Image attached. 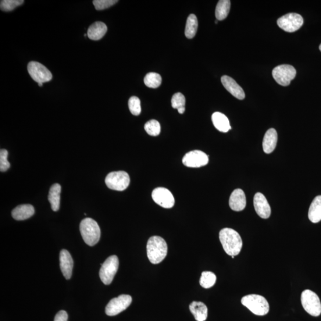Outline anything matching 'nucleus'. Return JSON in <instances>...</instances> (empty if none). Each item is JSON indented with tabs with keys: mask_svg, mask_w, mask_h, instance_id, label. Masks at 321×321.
I'll return each mask as SVG.
<instances>
[{
	"mask_svg": "<svg viewBox=\"0 0 321 321\" xmlns=\"http://www.w3.org/2000/svg\"><path fill=\"white\" fill-rule=\"evenodd\" d=\"M242 304L250 311L258 316L266 315L270 310V305L266 299L258 295H249L241 300Z\"/></svg>",
	"mask_w": 321,
	"mask_h": 321,
	"instance_id": "20e7f679",
	"label": "nucleus"
},
{
	"mask_svg": "<svg viewBox=\"0 0 321 321\" xmlns=\"http://www.w3.org/2000/svg\"><path fill=\"white\" fill-rule=\"evenodd\" d=\"M272 73L274 80L278 84L287 87L296 77V70L293 66L288 64H283L275 67Z\"/></svg>",
	"mask_w": 321,
	"mask_h": 321,
	"instance_id": "6e6552de",
	"label": "nucleus"
},
{
	"mask_svg": "<svg viewBox=\"0 0 321 321\" xmlns=\"http://www.w3.org/2000/svg\"><path fill=\"white\" fill-rule=\"evenodd\" d=\"M162 78L156 73H149L144 78V83L146 87L150 88H157L162 84Z\"/></svg>",
	"mask_w": 321,
	"mask_h": 321,
	"instance_id": "cd10ccee",
	"label": "nucleus"
},
{
	"mask_svg": "<svg viewBox=\"0 0 321 321\" xmlns=\"http://www.w3.org/2000/svg\"><path fill=\"white\" fill-rule=\"evenodd\" d=\"M198 21L194 14H191L188 17L185 28V35L188 39H192L197 32Z\"/></svg>",
	"mask_w": 321,
	"mask_h": 321,
	"instance_id": "393cba45",
	"label": "nucleus"
},
{
	"mask_svg": "<svg viewBox=\"0 0 321 321\" xmlns=\"http://www.w3.org/2000/svg\"><path fill=\"white\" fill-rule=\"evenodd\" d=\"M119 266V258L116 255L111 256L105 260L99 271V277L103 284L109 285L112 283Z\"/></svg>",
	"mask_w": 321,
	"mask_h": 321,
	"instance_id": "0eeeda50",
	"label": "nucleus"
},
{
	"mask_svg": "<svg viewBox=\"0 0 321 321\" xmlns=\"http://www.w3.org/2000/svg\"><path fill=\"white\" fill-rule=\"evenodd\" d=\"M319 49H320V51H321V44H320V45H319Z\"/></svg>",
	"mask_w": 321,
	"mask_h": 321,
	"instance_id": "e433bc0d",
	"label": "nucleus"
},
{
	"mask_svg": "<svg viewBox=\"0 0 321 321\" xmlns=\"http://www.w3.org/2000/svg\"><path fill=\"white\" fill-rule=\"evenodd\" d=\"M218 23V20L216 21V23L217 24Z\"/></svg>",
	"mask_w": 321,
	"mask_h": 321,
	"instance_id": "58836bf2",
	"label": "nucleus"
},
{
	"mask_svg": "<svg viewBox=\"0 0 321 321\" xmlns=\"http://www.w3.org/2000/svg\"><path fill=\"white\" fill-rule=\"evenodd\" d=\"M191 312L197 321H205L208 317V308L201 302H193L189 306Z\"/></svg>",
	"mask_w": 321,
	"mask_h": 321,
	"instance_id": "4be33fe9",
	"label": "nucleus"
},
{
	"mask_svg": "<svg viewBox=\"0 0 321 321\" xmlns=\"http://www.w3.org/2000/svg\"><path fill=\"white\" fill-rule=\"evenodd\" d=\"M255 211L263 219H267L271 216V209L267 199L261 193H257L253 198Z\"/></svg>",
	"mask_w": 321,
	"mask_h": 321,
	"instance_id": "4468645a",
	"label": "nucleus"
},
{
	"mask_svg": "<svg viewBox=\"0 0 321 321\" xmlns=\"http://www.w3.org/2000/svg\"><path fill=\"white\" fill-rule=\"evenodd\" d=\"M219 238L224 251L231 256L238 255L243 246L242 239L236 231L224 228L219 234Z\"/></svg>",
	"mask_w": 321,
	"mask_h": 321,
	"instance_id": "f257e3e1",
	"label": "nucleus"
},
{
	"mask_svg": "<svg viewBox=\"0 0 321 321\" xmlns=\"http://www.w3.org/2000/svg\"><path fill=\"white\" fill-rule=\"evenodd\" d=\"M132 302L130 296L121 295L110 301L105 308V313L109 316H116L126 310Z\"/></svg>",
	"mask_w": 321,
	"mask_h": 321,
	"instance_id": "9d476101",
	"label": "nucleus"
},
{
	"mask_svg": "<svg viewBox=\"0 0 321 321\" xmlns=\"http://www.w3.org/2000/svg\"><path fill=\"white\" fill-rule=\"evenodd\" d=\"M217 277L215 274L210 271H204L202 273L199 283L204 288H209L216 284Z\"/></svg>",
	"mask_w": 321,
	"mask_h": 321,
	"instance_id": "bb28decb",
	"label": "nucleus"
},
{
	"mask_svg": "<svg viewBox=\"0 0 321 321\" xmlns=\"http://www.w3.org/2000/svg\"><path fill=\"white\" fill-rule=\"evenodd\" d=\"M61 185L58 183L54 184L49 192L48 201L54 211H58L60 209Z\"/></svg>",
	"mask_w": 321,
	"mask_h": 321,
	"instance_id": "b1692460",
	"label": "nucleus"
},
{
	"mask_svg": "<svg viewBox=\"0 0 321 321\" xmlns=\"http://www.w3.org/2000/svg\"><path fill=\"white\" fill-rule=\"evenodd\" d=\"M301 303L303 308L309 315L318 316L321 313V303L317 295L313 291L306 290L302 292Z\"/></svg>",
	"mask_w": 321,
	"mask_h": 321,
	"instance_id": "39448f33",
	"label": "nucleus"
},
{
	"mask_svg": "<svg viewBox=\"0 0 321 321\" xmlns=\"http://www.w3.org/2000/svg\"><path fill=\"white\" fill-rule=\"evenodd\" d=\"M212 121L213 126L217 129L223 133H226L231 128L229 120L223 113H214L212 116Z\"/></svg>",
	"mask_w": 321,
	"mask_h": 321,
	"instance_id": "412c9836",
	"label": "nucleus"
},
{
	"mask_svg": "<svg viewBox=\"0 0 321 321\" xmlns=\"http://www.w3.org/2000/svg\"><path fill=\"white\" fill-rule=\"evenodd\" d=\"M146 250L149 261L153 264H158L166 258L168 246L166 242L162 237L152 236L148 241Z\"/></svg>",
	"mask_w": 321,
	"mask_h": 321,
	"instance_id": "f03ea898",
	"label": "nucleus"
},
{
	"mask_svg": "<svg viewBox=\"0 0 321 321\" xmlns=\"http://www.w3.org/2000/svg\"><path fill=\"white\" fill-rule=\"evenodd\" d=\"M107 32V26L101 21H96L88 28L87 35L93 41H98L102 39Z\"/></svg>",
	"mask_w": 321,
	"mask_h": 321,
	"instance_id": "6ab92c4d",
	"label": "nucleus"
},
{
	"mask_svg": "<svg viewBox=\"0 0 321 321\" xmlns=\"http://www.w3.org/2000/svg\"><path fill=\"white\" fill-rule=\"evenodd\" d=\"M118 2L117 0H94L93 4L97 10H102L109 8Z\"/></svg>",
	"mask_w": 321,
	"mask_h": 321,
	"instance_id": "473e14b6",
	"label": "nucleus"
},
{
	"mask_svg": "<svg viewBox=\"0 0 321 321\" xmlns=\"http://www.w3.org/2000/svg\"><path fill=\"white\" fill-rule=\"evenodd\" d=\"M277 24L278 26L285 32H294L302 27L303 19L298 13H288L279 18L277 20Z\"/></svg>",
	"mask_w": 321,
	"mask_h": 321,
	"instance_id": "1a4fd4ad",
	"label": "nucleus"
},
{
	"mask_svg": "<svg viewBox=\"0 0 321 321\" xmlns=\"http://www.w3.org/2000/svg\"><path fill=\"white\" fill-rule=\"evenodd\" d=\"M8 151L6 149H1L0 151V171L5 172L9 169L10 164L7 160Z\"/></svg>",
	"mask_w": 321,
	"mask_h": 321,
	"instance_id": "72a5a7b5",
	"label": "nucleus"
},
{
	"mask_svg": "<svg viewBox=\"0 0 321 321\" xmlns=\"http://www.w3.org/2000/svg\"><path fill=\"white\" fill-rule=\"evenodd\" d=\"M308 217L313 223H319L321 220V196H317L313 199L309 207Z\"/></svg>",
	"mask_w": 321,
	"mask_h": 321,
	"instance_id": "5701e85b",
	"label": "nucleus"
},
{
	"mask_svg": "<svg viewBox=\"0 0 321 321\" xmlns=\"http://www.w3.org/2000/svg\"><path fill=\"white\" fill-rule=\"evenodd\" d=\"M231 2L229 0H220L218 3L216 9L217 20H223L227 17L230 12Z\"/></svg>",
	"mask_w": 321,
	"mask_h": 321,
	"instance_id": "a878e982",
	"label": "nucleus"
},
{
	"mask_svg": "<svg viewBox=\"0 0 321 321\" xmlns=\"http://www.w3.org/2000/svg\"><path fill=\"white\" fill-rule=\"evenodd\" d=\"M80 231L84 240L90 246L97 244L101 237V230L98 223L91 218H87L81 221Z\"/></svg>",
	"mask_w": 321,
	"mask_h": 321,
	"instance_id": "7ed1b4c3",
	"label": "nucleus"
},
{
	"mask_svg": "<svg viewBox=\"0 0 321 321\" xmlns=\"http://www.w3.org/2000/svg\"><path fill=\"white\" fill-rule=\"evenodd\" d=\"M28 71L33 80L38 82V84L48 82L52 78V75L47 68L37 62L33 61L29 63Z\"/></svg>",
	"mask_w": 321,
	"mask_h": 321,
	"instance_id": "9b49d317",
	"label": "nucleus"
},
{
	"mask_svg": "<svg viewBox=\"0 0 321 321\" xmlns=\"http://www.w3.org/2000/svg\"><path fill=\"white\" fill-rule=\"evenodd\" d=\"M130 181L129 176L123 171H114L109 173L105 180L107 187L117 191L126 190L130 184Z\"/></svg>",
	"mask_w": 321,
	"mask_h": 321,
	"instance_id": "423d86ee",
	"label": "nucleus"
},
{
	"mask_svg": "<svg viewBox=\"0 0 321 321\" xmlns=\"http://www.w3.org/2000/svg\"><path fill=\"white\" fill-rule=\"evenodd\" d=\"M38 85H39V87H42L43 84L42 83H39Z\"/></svg>",
	"mask_w": 321,
	"mask_h": 321,
	"instance_id": "c9c22d12",
	"label": "nucleus"
},
{
	"mask_svg": "<svg viewBox=\"0 0 321 321\" xmlns=\"http://www.w3.org/2000/svg\"><path fill=\"white\" fill-rule=\"evenodd\" d=\"M68 314L64 310H60L56 314L55 321H68Z\"/></svg>",
	"mask_w": 321,
	"mask_h": 321,
	"instance_id": "f704fd0d",
	"label": "nucleus"
},
{
	"mask_svg": "<svg viewBox=\"0 0 321 321\" xmlns=\"http://www.w3.org/2000/svg\"><path fill=\"white\" fill-rule=\"evenodd\" d=\"M229 205L230 208L234 211H241L245 208L246 199L244 191L237 189L232 192L229 199Z\"/></svg>",
	"mask_w": 321,
	"mask_h": 321,
	"instance_id": "f3484780",
	"label": "nucleus"
},
{
	"mask_svg": "<svg viewBox=\"0 0 321 321\" xmlns=\"http://www.w3.org/2000/svg\"><path fill=\"white\" fill-rule=\"evenodd\" d=\"M182 162L188 167L199 168L206 166L209 162V158L205 152L195 150L187 153Z\"/></svg>",
	"mask_w": 321,
	"mask_h": 321,
	"instance_id": "f8f14e48",
	"label": "nucleus"
},
{
	"mask_svg": "<svg viewBox=\"0 0 321 321\" xmlns=\"http://www.w3.org/2000/svg\"><path fill=\"white\" fill-rule=\"evenodd\" d=\"M23 0H2L0 3V8L4 12H10L17 7L23 5Z\"/></svg>",
	"mask_w": 321,
	"mask_h": 321,
	"instance_id": "7c9ffc66",
	"label": "nucleus"
},
{
	"mask_svg": "<svg viewBox=\"0 0 321 321\" xmlns=\"http://www.w3.org/2000/svg\"><path fill=\"white\" fill-rule=\"evenodd\" d=\"M145 130L148 135L152 137H156L160 134V124L157 120H150L145 124Z\"/></svg>",
	"mask_w": 321,
	"mask_h": 321,
	"instance_id": "c756f323",
	"label": "nucleus"
},
{
	"mask_svg": "<svg viewBox=\"0 0 321 321\" xmlns=\"http://www.w3.org/2000/svg\"><path fill=\"white\" fill-rule=\"evenodd\" d=\"M60 269L66 279L69 280L72 276L73 260L69 252L63 249L60 253Z\"/></svg>",
	"mask_w": 321,
	"mask_h": 321,
	"instance_id": "2eb2a0df",
	"label": "nucleus"
},
{
	"mask_svg": "<svg viewBox=\"0 0 321 321\" xmlns=\"http://www.w3.org/2000/svg\"><path fill=\"white\" fill-rule=\"evenodd\" d=\"M35 213L34 206L30 204L21 205L12 210V216L14 220L21 221L30 219Z\"/></svg>",
	"mask_w": 321,
	"mask_h": 321,
	"instance_id": "aec40b11",
	"label": "nucleus"
},
{
	"mask_svg": "<svg viewBox=\"0 0 321 321\" xmlns=\"http://www.w3.org/2000/svg\"><path fill=\"white\" fill-rule=\"evenodd\" d=\"M221 82H222L226 90L229 92L235 98L240 100L245 99V94L244 89L237 84L233 78L225 75L221 77Z\"/></svg>",
	"mask_w": 321,
	"mask_h": 321,
	"instance_id": "dca6fc26",
	"label": "nucleus"
},
{
	"mask_svg": "<svg viewBox=\"0 0 321 321\" xmlns=\"http://www.w3.org/2000/svg\"><path fill=\"white\" fill-rule=\"evenodd\" d=\"M152 198L156 204L164 208H173L175 199L171 192L164 188H157L152 193Z\"/></svg>",
	"mask_w": 321,
	"mask_h": 321,
	"instance_id": "ddd939ff",
	"label": "nucleus"
},
{
	"mask_svg": "<svg viewBox=\"0 0 321 321\" xmlns=\"http://www.w3.org/2000/svg\"><path fill=\"white\" fill-rule=\"evenodd\" d=\"M128 109L134 116H139L141 113V101L137 96H131L128 100Z\"/></svg>",
	"mask_w": 321,
	"mask_h": 321,
	"instance_id": "2f4dec72",
	"label": "nucleus"
},
{
	"mask_svg": "<svg viewBox=\"0 0 321 321\" xmlns=\"http://www.w3.org/2000/svg\"><path fill=\"white\" fill-rule=\"evenodd\" d=\"M185 103L184 96L180 92L175 94L171 99V105L173 109H177L180 114H183L185 112Z\"/></svg>",
	"mask_w": 321,
	"mask_h": 321,
	"instance_id": "c85d7f7f",
	"label": "nucleus"
},
{
	"mask_svg": "<svg viewBox=\"0 0 321 321\" xmlns=\"http://www.w3.org/2000/svg\"><path fill=\"white\" fill-rule=\"evenodd\" d=\"M278 141L277 132L274 128H270L266 132L263 139L262 146L264 152L271 153L274 151Z\"/></svg>",
	"mask_w": 321,
	"mask_h": 321,
	"instance_id": "a211bd4d",
	"label": "nucleus"
},
{
	"mask_svg": "<svg viewBox=\"0 0 321 321\" xmlns=\"http://www.w3.org/2000/svg\"><path fill=\"white\" fill-rule=\"evenodd\" d=\"M231 257H232V258H233V259H234V256H231Z\"/></svg>",
	"mask_w": 321,
	"mask_h": 321,
	"instance_id": "4c0bfd02",
	"label": "nucleus"
}]
</instances>
